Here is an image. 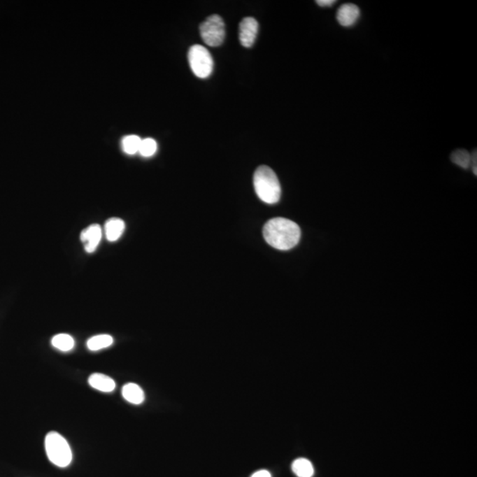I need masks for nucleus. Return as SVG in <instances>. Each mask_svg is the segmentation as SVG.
I'll list each match as a JSON object with an SVG mask.
<instances>
[{"instance_id": "nucleus-20", "label": "nucleus", "mask_w": 477, "mask_h": 477, "mask_svg": "<svg viewBox=\"0 0 477 477\" xmlns=\"http://www.w3.org/2000/svg\"><path fill=\"white\" fill-rule=\"evenodd\" d=\"M251 477H271V475L267 470H259V471L254 473Z\"/></svg>"}, {"instance_id": "nucleus-16", "label": "nucleus", "mask_w": 477, "mask_h": 477, "mask_svg": "<svg viewBox=\"0 0 477 477\" xmlns=\"http://www.w3.org/2000/svg\"><path fill=\"white\" fill-rule=\"evenodd\" d=\"M141 142H142V139L139 136H127L122 141L123 150L129 155H134V154L139 152Z\"/></svg>"}, {"instance_id": "nucleus-8", "label": "nucleus", "mask_w": 477, "mask_h": 477, "mask_svg": "<svg viewBox=\"0 0 477 477\" xmlns=\"http://www.w3.org/2000/svg\"><path fill=\"white\" fill-rule=\"evenodd\" d=\"M360 17V9L358 6L351 3L344 4L339 8L337 13V21L343 27H350L355 24Z\"/></svg>"}, {"instance_id": "nucleus-13", "label": "nucleus", "mask_w": 477, "mask_h": 477, "mask_svg": "<svg viewBox=\"0 0 477 477\" xmlns=\"http://www.w3.org/2000/svg\"><path fill=\"white\" fill-rule=\"evenodd\" d=\"M113 343L112 336L107 334L97 335L90 338L87 342V347L92 351H99L101 349L109 348Z\"/></svg>"}, {"instance_id": "nucleus-15", "label": "nucleus", "mask_w": 477, "mask_h": 477, "mask_svg": "<svg viewBox=\"0 0 477 477\" xmlns=\"http://www.w3.org/2000/svg\"><path fill=\"white\" fill-rule=\"evenodd\" d=\"M451 160L463 169H469L471 163V154L465 150H458L452 154Z\"/></svg>"}, {"instance_id": "nucleus-7", "label": "nucleus", "mask_w": 477, "mask_h": 477, "mask_svg": "<svg viewBox=\"0 0 477 477\" xmlns=\"http://www.w3.org/2000/svg\"><path fill=\"white\" fill-rule=\"evenodd\" d=\"M101 240H102V228L97 224L87 227L80 234V241L87 253H93L99 247Z\"/></svg>"}, {"instance_id": "nucleus-18", "label": "nucleus", "mask_w": 477, "mask_h": 477, "mask_svg": "<svg viewBox=\"0 0 477 477\" xmlns=\"http://www.w3.org/2000/svg\"><path fill=\"white\" fill-rule=\"evenodd\" d=\"M476 162H477V154H476V150H475V151H473V153L471 154V163H470V167L472 168L473 173H475V176H476V174H477Z\"/></svg>"}, {"instance_id": "nucleus-14", "label": "nucleus", "mask_w": 477, "mask_h": 477, "mask_svg": "<svg viewBox=\"0 0 477 477\" xmlns=\"http://www.w3.org/2000/svg\"><path fill=\"white\" fill-rule=\"evenodd\" d=\"M52 345L60 351L69 352L75 347V341H73L72 336L62 334L52 338Z\"/></svg>"}, {"instance_id": "nucleus-4", "label": "nucleus", "mask_w": 477, "mask_h": 477, "mask_svg": "<svg viewBox=\"0 0 477 477\" xmlns=\"http://www.w3.org/2000/svg\"><path fill=\"white\" fill-rule=\"evenodd\" d=\"M189 63L194 75L198 78L206 79L213 71V56L206 47L194 45L189 50Z\"/></svg>"}, {"instance_id": "nucleus-3", "label": "nucleus", "mask_w": 477, "mask_h": 477, "mask_svg": "<svg viewBox=\"0 0 477 477\" xmlns=\"http://www.w3.org/2000/svg\"><path fill=\"white\" fill-rule=\"evenodd\" d=\"M47 456L53 464L66 468L72 462L71 448L63 436L58 432H50L45 438Z\"/></svg>"}, {"instance_id": "nucleus-9", "label": "nucleus", "mask_w": 477, "mask_h": 477, "mask_svg": "<svg viewBox=\"0 0 477 477\" xmlns=\"http://www.w3.org/2000/svg\"><path fill=\"white\" fill-rule=\"evenodd\" d=\"M89 384L94 389L103 392H112L116 387L115 382L112 378L101 373H94L90 376Z\"/></svg>"}, {"instance_id": "nucleus-19", "label": "nucleus", "mask_w": 477, "mask_h": 477, "mask_svg": "<svg viewBox=\"0 0 477 477\" xmlns=\"http://www.w3.org/2000/svg\"><path fill=\"white\" fill-rule=\"evenodd\" d=\"M335 2V0H318L317 4L322 8H327V6L334 5Z\"/></svg>"}, {"instance_id": "nucleus-17", "label": "nucleus", "mask_w": 477, "mask_h": 477, "mask_svg": "<svg viewBox=\"0 0 477 477\" xmlns=\"http://www.w3.org/2000/svg\"><path fill=\"white\" fill-rule=\"evenodd\" d=\"M157 145L155 140L147 138L141 142L139 153L143 157H149L156 153Z\"/></svg>"}, {"instance_id": "nucleus-6", "label": "nucleus", "mask_w": 477, "mask_h": 477, "mask_svg": "<svg viewBox=\"0 0 477 477\" xmlns=\"http://www.w3.org/2000/svg\"><path fill=\"white\" fill-rule=\"evenodd\" d=\"M259 25L257 20L253 17H246L240 23L239 27V39L241 45L250 48L253 46L257 39Z\"/></svg>"}, {"instance_id": "nucleus-12", "label": "nucleus", "mask_w": 477, "mask_h": 477, "mask_svg": "<svg viewBox=\"0 0 477 477\" xmlns=\"http://www.w3.org/2000/svg\"><path fill=\"white\" fill-rule=\"evenodd\" d=\"M292 470L298 477H312L315 473L312 463L304 458L295 460L292 464Z\"/></svg>"}, {"instance_id": "nucleus-1", "label": "nucleus", "mask_w": 477, "mask_h": 477, "mask_svg": "<svg viewBox=\"0 0 477 477\" xmlns=\"http://www.w3.org/2000/svg\"><path fill=\"white\" fill-rule=\"evenodd\" d=\"M264 240L278 250H289L299 243L301 229L294 221L284 218L269 220L264 227Z\"/></svg>"}, {"instance_id": "nucleus-11", "label": "nucleus", "mask_w": 477, "mask_h": 477, "mask_svg": "<svg viewBox=\"0 0 477 477\" xmlns=\"http://www.w3.org/2000/svg\"><path fill=\"white\" fill-rule=\"evenodd\" d=\"M125 230V222L120 218H112L106 221V234L107 240L113 243L119 240Z\"/></svg>"}, {"instance_id": "nucleus-10", "label": "nucleus", "mask_w": 477, "mask_h": 477, "mask_svg": "<svg viewBox=\"0 0 477 477\" xmlns=\"http://www.w3.org/2000/svg\"><path fill=\"white\" fill-rule=\"evenodd\" d=\"M122 396L127 401L132 403L134 405H140L145 399V394L143 389L138 385L134 383H129L123 386Z\"/></svg>"}, {"instance_id": "nucleus-5", "label": "nucleus", "mask_w": 477, "mask_h": 477, "mask_svg": "<svg viewBox=\"0 0 477 477\" xmlns=\"http://www.w3.org/2000/svg\"><path fill=\"white\" fill-rule=\"evenodd\" d=\"M201 38L207 45L218 47L222 45L226 36V27L220 15H213L201 23L200 26Z\"/></svg>"}, {"instance_id": "nucleus-2", "label": "nucleus", "mask_w": 477, "mask_h": 477, "mask_svg": "<svg viewBox=\"0 0 477 477\" xmlns=\"http://www.w3.org/2000/svg\"><path fill=\"white\" fill-rule=\"evenodd\" d=\"M254 187L257 197L268 204H277L281 197V186L271 168L262 166L254 174Z\"/></svg>"}]
</instances>
